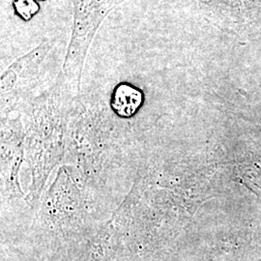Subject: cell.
<instances>
[{
  "instance_id": "6da1fadb",
  "label": "cell",
  "mask_w": 261,
  "mask_h": 261,
  "mask_svg": "<svg viewBox=\"0 0 261 261\" xmlns=\"http://www.w3.org/2000/svg\"><path fill=\"white\" fill-rule=\"evenodd\" d=\"M143 93L137 86L128 83L118 84L112 96V108L118 116L132 117L139 112L143 103Z\"/></svg>"
},
{
  "instance_id": "7a4b0ae2",
  "label": "cell",
  "mask_w": 261,
  "mask_h": 261,
  "mask_svg": "<svg viewBox=\"0 0 261 261\" xmlns=\"http://www.w3.org/2000/svg\"><path fill=\"white\" fill-rule=\"evenodd\" d=\"M13 8L19 19L29 21L37 15L40 5L37 0H13Z\"/></svg>"
},
{
  "instance_id": "3957f363",
  "label": "cell",
  "mask_w": 261,
  "mask_h": 261,
  "mask_svg": "<svg viewBox=\"0 0 261 261\" xmlns=\"http://www.w3.org/2000/svg\"><path fill=\"white\" fill-rule=\"evenodd\" d=\"M41 1H46V0H41Z\"/></svg>"
}]
</instances>
